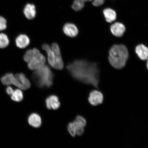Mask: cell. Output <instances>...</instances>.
<instances>
[{
  "label": "cell",
  "mask_w": 148,
  "mask_h": 148,
  "mask_svg": "<svg viewBox=\"0 0 148 148\" xmlns=\"http://www.w3.org/2000/svg\"><path fill=\"white\" fill-rule=\"evenodd\" d=\"M16 45L20 49H24L29 45L30 40L27 35L21 34L16 36L15 40Z\"/></svg>",
  "instance_id": "obj_8"
},
{
  "label": "cell",
  "mask_w": 148,
  "mask_h": 148,
  "mask_svg": "<svg viewBox=\"0 0 148 148\" xmlns=\"http://www.w3.org/2000/svg\"><path fill=\"white\" fill-rule=\"evenodd\" d=\"M105 0H93L92 1V5L95 7H99L104 3Z\"/></svg>",
  "instance_id": "obj_24"
},
{
  "label": "cell",
  "mask_w": 148,
  "mask_h": 148,
  "mask_svg": "<svg viewBox=\"0 0 148 148\" xmlns=\"http://www.w3.org/2000/svg\"><path fill=\"white\" fill-rule=\"evenodd\" d=\"M54 75L47 66H44L36 70L32 75V79L38 87L50 88L53 84Z\"/></svg>",
  "instance_id": "obj_3"
},
{
  "label": "cell",
  "mask_w": 148,
  "mask_h": 148,
  "mask_svg": "<svg viewBox=\"0 0 148 148\" xmlns=\"http://www.w3.org/2000/svg\"><path fill=\"white\" fill-rule=\"evenodd\" d=\"M67 130L69 134L73 137L77 135L76 131L73 122L69 123L68 125Z\"/></svg>",
  "instance_id": "obj_23"
},
{
  "label": "cell",
  "mask_w": 148,
  "mask_h": 148,
  "mask_svg": "<svg viewBox=\"0 0 148 148\" xmlns=\"http://www.w3.org/2000/svg\"><path fill=\"white\" fill-rule=\"evenodd\" d=\"M147 69L148 70V59L147 60Z\"/></svg>",
  "instance_id": "obj_26"
},
{
  "label": "cell",
  "mask_w": 148,
  "mask_h": 148,
  "mask_svg": "<svg viewBox=\"0 0 148 148\" xmlns=\"http://www.w3.org/2000/svg\"><path fill=\"white\" fill-rule=\"evenodd\" d=\"M63 31L66 36L74 38L79 33V30L75 24L70 23H66L63 27Z\"/></svg>",
  "instance_id": "obj_10"
},
{
  "label": "cell",
  "mask_w": 148,
  "mask_h": 148,
  "mask_svg": "<svg viewBox=\"0 0 148 148\" xmlns=\"http://www.w3.org/2000/svg\"><path fill=\"white\" fill-rule=\"evenodd\" d=\"M104 97L102 92L98 90H94L89 94L88 100L90 104L93 106H97L103 102Z\"/></svg>",
  "instance_id": "obj_6"
},
{
  "label": "cell",
  "mask_w": 148,
  "mask_h": 148,
  "mask_svg": "<svg viewBox=\"0 0 148 148\" xmlns=\"http://www.w3.org/2000/svg\"><path fill=\"white\" fill-rule=\"evenodd\" d=\"M85 3L82 0H74L72 8L77 12L80 11L84 8Z\"/></svg>",
  "instance_id": "obj_20"
},
{
  "label": "cell",
  "mask_w": 148,
  "mask_h": 148,
  "mask_svg": "<svg viewBox=\"0 0 148 148\" xmlns=\"http://www.w3.org/2000/svg\"><path fill=\"white\" fill-rule=\"evenodd\" d=\"M110 29L111 33L114 36L121 37L125 32V27L123 24L116 23L111 26Z\"/></svg>",
  "instance_id": "obj_11"
},
{
  "label": "cell",
  "mask_w": 148,
  "mask_h": 148,
  "mask_svg": "<svg viewBox=\"0 0 148 148\" xmlns=\"http://www.w3.org/2000/svg\"><path fill=\"white\" fill-rule=\"evenodd\" d=\"M135 51L140 60H145L148 59V48L143 44H140L137 46Z\"/></svg>",
  "instance_id": "obj_15"
},
{
  "label": "cell",
  "mask_w": 148,
  "mask_h": 148,
  "mask_svg": "<svg viewBox=\"0 0 148 148\" xmlns=\"http://www.w3.org/2000/svg\"><path fill=\"white\" fill-rule=\"evenodd\" d=\"M73 123L76 131L77 135L78 136L82 135L84 132V128L86 125L85 118L80 115L77 116Z\"/></svg>",
  "instance_id": "obj_7"
},
{
  "label": "cell",
  "mask_w": 148,
  "mask_h": 148,
  "mask_svg": "<svg viewBox=\"0 0 148 148\" xmlns=\"http://www.w3.org/2000/svg\"><path fill=\"white\" fill-rule=\"evenodd\" d=\"M1 80L2 84L5 86L14 85L16 81V77L12 73H8L1 77Z\"/></svg>",
  "instance_id": "obj_17"
},
{
  "label": "cell",
  "mask_w": 148,
  "mask_h": 148,
  "mask_svg": "<svg viewBox=\"0 0 148 148\" xmlns=\"http://www.w3.org/2000/svg\"><path fill=\"white\" fill-rule=\"evenodd\" d=\"M28 122L31 126L38 128L40 127L42 123L41 117L38 114L33 113L29 116L28 118Z\"/></svg>",
  "instance_id": "obj_14"
},
{
  "label": "cell",
  "mask_w": 148,
  "mask_h": 148,
  "mask_svg": "<svg viewBox=\"0 0 148 148\" xmlns=\"http://www.w3.org/2000/svg\"><path fill=\"white\" fill-rule=\"evenodd\" d=\"M15 77L21 86V90H27L30 88L31 83L29 79L26 77L25 74L23 73H18L15 75Z\"/></svg>",
  "instance_id": "obj_12"
},
{
  "label": "cell",
  "mask_w": 148,
  "mask_h": 148,
  "mask_svg": "<svg viewBox=\"0 0 148 148\" xmlns=\"http://www.w3.org/2000/svg\"><path fill=\"white\" fill-rule=\"evenodd\" d=\"M7 28V21L5 18L0 16V31L5 30Z\"/></svg>",
  "instance_id": "obj_22"
},
{
  "label": "cell",
  "mask_w": 148,
  "mask_h": 148,
  "mask_svg": "<svg viewBox=\"0 0 148 148\" xmlns=\"http://www.w3.org/2000/svg\"><path fill=\"white\" fill-rule=\"evenodd\" d=\"M127 48L123 44L113 46L109 52L108 60L111 66L116 69L125 67L129 58Z\"/></svg>",
  "instance_id": "obj_2"
},
{
  "label": "cell",
  "mask_w": 148,
  "mask_h": 148,
  "mask_svg": "<svg viewBox=\"0 0 148 148\" xmlns=\"http://www.w3.org/2000/svg\"><path fill=\"white\" fill-rule=\"evenodd\" d=\"M23 12L24 15L27 19L29 20L34 19L36 14V7L33 4L27 3L25 5Z\"/></svg>",
  "instance_id": "obj_13"
},
{
  "label": "cell",
  "mask_w": 148,
  "mask_h": 148,
  "mask_svg": "<svg viewBox=\"0 0 148 148\" xmlns=\"http://www.w3.org/2000/svg\"><path fill=\"white\" fill-rule=\"evenodd\" d=\"M103 14L106 21L108 23H112L116 19V12L112 9L106 8L104 9L103 11Z\"/></svg>",
  "instance_id": "obj_16"
},
{
  "label": "cell",
  "mask_w": 148,
  "mask_h": 148,
  "mask_svg": "<svg viewBox=\"0 0 148 148\" xmlns=\"http://www.w3.org/2000/svg\"><path fill=\"white\" fill-rule=\"evenodd\" d=\"M46 107L49 110H57L60 108V103L59 98L57 96L51 95L49 96L45 100Z\"/></svg>",
  "instance_id": "obj_9"
},
{
  "label": "cell",
  "mask_w": 148,
  "mask_h": 148,
  "mask_svg": "<svg viewBox=\"0 0 148 148\" xmlns=\"http://www.w3.org/2000/svg\"><path fill=\"white\" fill-rule=\"evenodd\" d=\"M14 90L12 87L8 86L7 87L6 89V92L9 95H11L14 92Z\"/></svg>",
  "instance_id": "obj_25"
},
{
  "label": "cell",
  "mask_w": 148,
  "mask_h": 148,
  "mask_svg": "<svg viewBox=\"0 0 148 148\" xmlns=\"http://www.w3.org/2000/svg\"><path fill=\"white\" fill-rule=\"evenodd\" d=\"M33 55H34V51H33V49L28 50L25 52L23 56L24 60L27 63L32 59Z\"/></svg>",
  "instance_id": "obj_21"
},
{
  "label": "cell",
  "mask_w": 148,
  "mask_h": 148,
  "mask_svg": "<svg viewBox=\"0 0 148 148\" xmlns=\"http://www.w3.org/2000/svg\"><path fill=\"white\" fill-rule=\"evenodd\" d=\"M66 69L74 79L99 88L100 72L96 63L86 60H75L68 64Z\"/></svg>",
  "instance_id": "obj_1"
},
{
  "label": "cell",
  "mask_w": 148,
  "mask_h": 148,
  "mask_svg": "<svg viewBox=\"0 0 148 148\" xmlns=\"http://www.w3.org/2000/svg\"><path fill=\"white\" fill-rule=\"evenodd\" d=\"M33 50L34 55L31 60L27 63V66L29 69L36 70L44 65L46 59L38 49L34 48Z\"/></svg>",
  "instance_id": "obj_5"
},
{
  "label": "cell",
  "mask_w": 148,
  "mask_h": 148,
  "mask_svg": "<svg viewBox=\"0 0 148 148\" xmlns=\"http://www.w3.org/2000/svg\"><path fill=\"white\" fill-rule=\"evenodd\" d=\"M10 40L7 35L4 33H0V49H4L9 46Z\"/></svg>",
  "instance_id": "obj_18"
},
{
  "label": "cell",
  "mask_w": 148,
  "mask_h": 148,
  "mask_svg": "<svg viewBox=\"0 0 148 148\" xmlns=\"http://www.w3.org/2000/svg\"><path fill=\"white\" fill-rule=\"evenodd\" d=\"M42 47L47 53L48 62L50 65L57 70L63 69L64 62L58 44L55 42L53 43L51 48L48 44H44Z\"/></svg>",
  "instance_id": "obj_4"
},
{
  "label": "cell",
  "mask_w": 148,
  "mask_h": 148,
  "mask_svg": "<svg viewBox=\"0 0 148 148\" xmlns=\"http://www.w3.org/2000/svg\"><path fill=\"white\" fill-rule=\"evenodd\" d=\"M23 94L20 89H17L14 90L12 95H11V99L12 101L16 102H20L23 99Z\"/></svg>",
  "instance_id": "obj_19"
}]
</instances>
